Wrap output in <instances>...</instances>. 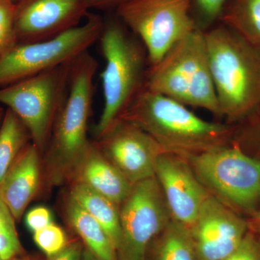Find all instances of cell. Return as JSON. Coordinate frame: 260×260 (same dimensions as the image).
Instances as JSON below:
<instances>
[{"instance_id":"obj_22","label":"cell","mask_w":260,"mask_h":260,"mask_svg":"<svg viewBox=\"0 0 260 260\" xmlns=\"http://www.w3.org/2000/svg\"><path fill=\"white\" fill-rule=\"evenodd\" d=\"M23 253L14 217L0 198V259L8 260Z\"/></svg>"},{"instance_id":"obj_11","label":"cell","mask_w":260,"mask_h":260,"mask_svg":"<svg viewBox=\"0 0 260 260\" xmlns=\"http://www.w3.org/2000/svg\"><path fill=\"white\" fill-rule=\"evenodd\" d=\"M94 142L103 155L133 185L155 177L158 158L165 153L153 137L122 119H118Z\"/></svg>"},{"instance_id":"obj_20","label":"cell","mask_w":260,"mask_h":260,"mask_svg":"<svg viewBox=\"0 0 260 260\" xmlns=\"http://www.w3.org/2000/svg\"><path fill=\"white\" fill-rule=\"evenodd\" d=\"M31 143V136L23 121L7 109L0 126V183L24 149Z\"/></svg>"},{"instance_id":"obj_16","label":"cell","mask_w":260,"mask_h":260,"mask_svg":"<svg viewBox=\"0 0 260 260\" xmlns=\"http://www.w3.org/2000/svg\"><path fill=\"white\" fill-rule=\"evenodd\" d=\"M73 181L85 184L119 207L127 198L133 186L103 155L95 142L90 143L77 168Z\"/></svg>"},{"instance_id":"obj_27","label":"cell","mask_w":260,"mask_h":260,"mask_svg":"<svg viewBox=\"0 0 260 260\" xmlns=\"http://www.w3.org/2000/svg\"><path fill=\"white\" fill-rule=\"evenodd\" d=\"M25 223L29 230L35 233L52 223V215L50 210L45 207H37L27 214Z\"/></svg>"},{"instance_id":"obj_35","label":"cell","mask_w":260,"mask_h":260,"mask_svg":"<svg viewBox=\"0 0 260 260\" xmlns=\"http://www.w3.org/2000/svg\"><path fill=\"white\" fill-rule=\"evenodd\" d=\"M10 1L13 2L14 4H17V3H19V2L20 1V0H10Z\"/></svg>"},{"instance_id":"obj_8","label":"cell","mask_w":260,"mask_h":260,"mask_svg":"<svg viewBox=\"0 0 260 260\" xmlns=\"http://www.w3.org/2000/svg\"><path fill=\"white\" fill-rule=\"evenodd\" d=\"M104 17L89 12L85 23L49 39L17 44L0 55V88L76 59L99 41Z\"/></svg>"},{"instance_id":"obj_12","label":"cell","mask_w":260,"mask_h":260,"mask_svg":"<svg viewBox=\"0 0 260 260\" xmlns=\"http://www.w3.org/2000/svg\"><path fill=\"white\" fill-rule=\"evenodd\" d=\"M87 0H20L15 4L17 44L49 40L80 25Z\"/></svg>"},{"instance_id":"obj_5","label":"cell","mask_w":260,"mask_h":260,"mask_svg":"<svg viewBox=\"0 0 260 260\" xmlns=\"http://www.w3.org/2000/svg\"><path fill=\"white\" fill-rule=\"evenodd\" d=\"M145 88L186 107L201 108L221 116L215 92L205 30L194 29L181 39L153 67Z\"/></svg>"},{"instance_id":"obj_19","label":"cell","mask_w":260,"mask_h":260,"mask_svg":"<svg viewBox=\"0 0 260 260\" xmlns=\"http://www.w3.org/2000/svg\"><path fill=\"white\" fill-rule=\"evenodd\" d=\"M147 260H198L190 229L171 219L150 244Z\"/></svg>"},{"instance_id":"obj_23","label":"cell","mask_w":260,"mask_h":260,"mask_svg":"<svg viewBox=\"0 0 260 260\" xmlns=\"http://www.w3.org/2000/svg\"><path fill=\"white\" fill-rule=\"evenodd\" d=\"M229 0H192V15L198 28L204 30L217 21Z\"/></svg>"},{"instance_id":"obj_18","label":"cell","mask_w":260,"mask_h":260,"mask_svg":"<svg viewBox=\"0 0 260 260\" xmlns=\"http://www.w3.org/2000/svg\"><path fill=\"white\" fill-rule=\"evenodd\" d=\"M68 194L102 225L117 251L121 239L119 207L109 198L77 181L70 183Z\"/></svg>"},{"instance_id":"obj_4","label":"cell","mask_w":260,"mask_h":260,"mask_svg":"<svg viewBox=\"0 0 260 260\" xmlns=\"http://www.w3.org/2000/svg\"><path fill=\"white\" fill-rule=\"evenodd\" d=\"M99 42L105 59L102 73L104 105L96 125L95 140L112 127L145 88L148 56L143 44L115 12H107Z\"/></svg>"},{"instance_id":"obj_9","label":"cell","mask_w":260,"mask_h":260,"mask_svg":"<svg viewBox=\"0 0 260 260\" xmlns=\"http://www.w3.org/2000/svg\"><path fill=\"white\" fill-rule=\"evenodd\" d=\"M114 12L143 44L149 67L198 28L192 0H129Z\"/></svg>"},{"instance_id":"obj_3","label":"cell","mask_w":260,"mask_h":260,"mask_svg":"<svg viewBox=\"0 0 260 260\" xmlns=\"http://www.w3.org/2000/svg\"><path fill=\"white\" fill-rule=\"evenodd\" d=\"M205 37L221 116L250 119L260 110V47L221 23Z\"/></svg>"},{"instance_id":"obj_36","label":"cell","mask_w":260,"mask_h":260,"mask_svg":"<svg viewBox=\"0 0 260 260\" xmlns=\"http://www.w3.org/2000/svg\"><path fill=\"white\" fill-rule=\"evenodd\" d=\"M0 260H2L1 259H0Z\"/></svg>"},{"instance_id":"obj_29","label":"cell","mask_w":260,"mask_h":260,"mask_svg":"<svg viewBox=\"0 0 260 260\" xmlns=\"http://www.w3.org/2000/svg\"><path fill=\"white\" fill-rule=\"evenodd\" d=\"M90 9L104 10L106 12L115 11L120 5L129 0H87Z\"/></svg>"},{"instance_id":"obj_25","label":"cell","mask_w":260,"mask_h":260,"mask_svg":"<svg viewBox=\"0 0 260 260\" xmlns=\"http://www.w3.org/2000/svg\"><path fill=\"white\" fill-rule=\"evenodd\" d=\"M15 18V4L0 0V55L17 44Z\"/></svg>"},{"instance_id":"obj_24","label":"cell","mask_w":260,"mask_h":260,"mask_svg":"<svg viewBox=\"0 0 260 260\" xmlns=\"http://www.w3.org/2000/svg\"><path fill=\"white\" fill-rule=\"evenodd\" d=\"M34 240L47 257L57 254L68 243L63 229L54 223L34 233Z\"/></svg>"},{"instance_id":"obj_13","label":"cell","mask_w":260,"mask_h":260,"mask_svg":"<svg viewBox=\"0 0 260 260\" xmlns=\"http://www.w3.org/2000/svg\"><path fill=\"white\" fill-rule=\"evenodd\" d=\"M198 260H223L239 246L249 223L212 195L190 227Z\"/></svg>"},{"instance_id":"obj_30","label":"cell","mask_w":260,"mask_h":260,"mask_svg":"<svg viewBox=\"0 0 260 260\" xmlns=\"http://www.w3.org/2000/svg\"><path fill=\"white\" fill-rule=\"evenodd\" d=\"M249 119L254 121L250 131L251 138L255 141L256 146L260 152V110Z\"/></svg>"},{"instance_id":"obj_28","label":"cell","mask_w":260,"mask_h":260,"mask_svg":"<svg viewBox=\"0 0 260 260\" xmlns=\"http://www.w3.org/2000/svg\"><path fill=\"white\" fill-rule=\"evenodd\" d=\"M83 243L80 240H74L68 244L57 254L47 257V260H83Z\"/></svg>"},{"instance_id":"obj_33","label":"cell","mask_w":260,"mask_h":260,"mask_svg":"<svg viewBox=\"0 0 260 260\" xmlns=\"http://www.w3.org/2000/svg\"><path fill=\"white\" fill-rule=\"evenodd\" d=\"M83 260H101L97 256L94 255L91 251L85 247L83 251Z\"/></svg>"},{"instance_id":"obj_1","label":"cell","mask_w":260,"mask_h":260,"mask_svg":"<svg viewBox=\"0 0 260 260\" xmlns=\"http://www.w3.org/2000/svg\"><path fill=\"white\" fill-rule=\"evenodd\" d=\"M120 119L144 130L164 151L185 158L233 143L232 126L205 120L184 104L146 88Z\"/></svg>"},{"instance_id":"obj_2","label":"cell","mask_w":260,"mask_h":260,"mask_svg":"<svg viewBox=\"0 0 260 260\" xmlns=\"http://www.w3.org/2000/svg\"><path fill=\"white\" fill-rule=\"evenodd\" d=\"M98 67L89 51L73 61L68 95L42 155L43 177L48 185L70 184L91 143L88 124Z\"/></svg>"},{"instance_id":"obj_14","label":"cell","mask_w":260,"mask_h":260,"mask_svg":"<svg viewBox=\"0 0 260 260\" xmlns=\"http://www.w3.org/2000/svg\"><path fill=\"white\" fill-rule=\"evenodd\" d=\"M158 181L172 218L190 229L210 193L185 157L162 153L155 168Z\"/></svg>"},{"instance_id":"obj_10","label":"cell","mask_w":260,"mask_h":260,"mask_svg":"<svg viewBox=\"0 0 260 260\" xmlns=\"http://www.w3.org/2000/svg\"><path fill=\"white\" fill-rule=\"evenodd\" d=\"M119 215L118 260H147L150 244L172 218L155 177L133 184Z\"/></svg>"},{"instance_id":"obj_6","label":"cell","mask_w":260,"mask_h":260,"mask_svg":"<svg viewBox=\"0 0 260 260\" xmlns=\"http://www.w3.org/2000/svg\"><path fill=\"white\" fill-rule=\"evenodd\" d=\"M232 144L186 158L210 195L251 218L260 205V158Z\"/></svg>"},{"instance_id":"obj_7","label":"cell","mask_w":260,"mask_h":260,"mask_svg":"<svg viewBox=\"0 0 260 260\" xmlns=\"http://www.w3.org/2000/svg\"><path fill=\"white\" fill-rule=\"evenodd\" d=\"M74 60L0 88V105L21 119L42 155L68 95Z\"/></svg>"},{"instance_id":"obj_32","label":"cell","mask_w":260,"mask_h":260,"mask_svg":"<svg viewBox=\"0 0 260 260\" xmlns=\"http://www.w3.org/2000/svg\"><path fill=\"white\" fill-rule=\"evenodd\" d=\"M8 260H43V259L40 256L37 255V254H28L23 253V254H20V255L15 256L14 257Z\"/></svg>"},{"instance_id":"obj_21","label":"cell","mask_w":260,"mask_h":260,"mask_svg":"<svg viewBox=\"0 0 260 260\" xmlns=\"http://www.w3.org/2000/svg\"><path fill=\"white\" fill-rule=\"evenodd\" d=\"M219 22L260 47V0H229Z\"/></svg>"},{"instance_id":"obj_26","label":"cell","mask_w":260,"mask_h":260,"mask_svg":"<svg viewBox=\"0 0 260 260\" xmlns=\"http://www.w3.org/2000/svg\"><path fill=\"white\" fill-rule=\"evenodd\" d=\"M223 260H260V237L249 229L237 249Z\"/></svg>"},{"instance_id":"obj_34","label":"cell","mask_w":260,"mask_h":260,"mask_svg":"<svg viewBox=\"0 0 260 260\" xmlns=\"http://www.w3.org/2000/svg\"><path fill=\"white\" fill-rule=\"evenodd\" d=\"M5 111H6V109H5L3 107V106L0 105V126H1L3 118H4L5 116Z\"/></svg>"},{"instance_id":"obj_17","label":"cell","mask_w":260,"mask_h":260,"mask_svg":"<svg viewBox=\"0 0 260 260\" xmlns=\"http://www.w3.org/2000/svg\"><path fill=\"white\" fill-rule=\"evenodd\" d=\"M67 222L84 246L101 260H118L117 252L105 229L69 194L64 200Z\"/></svg>"},{"instance_id":"obj_15","label":"cell","mask_w":260,"mask_h":260,"mask_svg":"<svg viewBox=\"0 0 260 260\" xmlns=\"http://www.w3.org/2000/svg\"><path fill=\"white\" fill-rule=\"evenodd\" d=\"M43 177L42 153L30 143L0 183V198L20 221L27 207L35 198Z\"/></svg>"},{"instance_id":"obj_31","label":"cell","mask_w":260,"mask_h":260,"mask_svg":"<svg viewBox=\"0 0 260 260\" xmlns=\"http://www.w3.org/2000/svg\"><path fill=\"white\" fill-rule=\"evenodd\" d=\"M249 223V229L260 237V205L256 213L251 217Z\"/></svg>"}]
</instances>
